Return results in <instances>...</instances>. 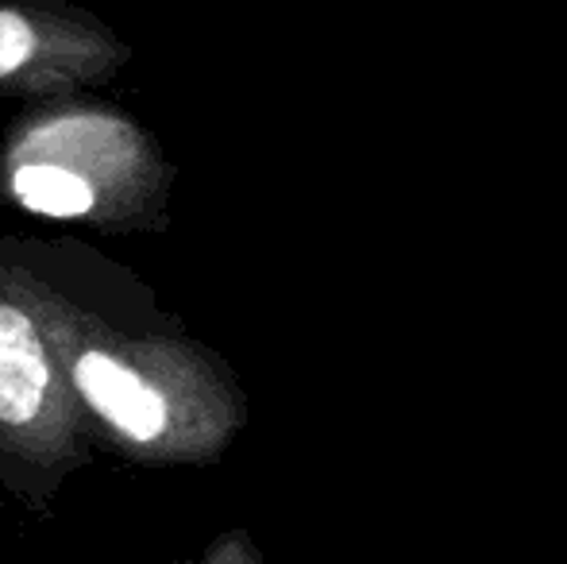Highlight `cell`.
<instances>
[{"mask_svg": "<svg viewBox=\"0 0 567 564\" xmlns=\"http://www.w3.org/2000/svg\"><path fill=\"white\" fill-rule=\"evenodd\" d=\"M97 460L82 410L20 306L0 298V511L54 519Z\"/></svg>", "mask_w": 567, "mask_h": 564, "instance_id": "obj_3", "label": "cell"}, {"mask_svg": "<svg viewBox=\"0 0 567 564\" xmlns=\"http://www.w3.org/2000/svg\"><path fill=\"white\" fill-rule=\"evenodd\" d=\"M174 166L109 109H54L0 143V205L97 236L171 233Z\"/></svg>", "mask_w": 567, "mask_h": 564, "instance_id": "obj_2", "label": "cell"}, {"mask_svg": "<svg viewBox=\"0 0 567 564\" xmlns=\"http://www.w3.org/2000/svg\"><path fill=\"white\" fill-rule=\"evenodd\" d=\"M197 564H267V561H262V550L251 537V530L236 526L213 537L202 557H197Z\"/></svg>", "mask_w": 567, "mask_h": 564, "instance_id": "obj_5", "label": "cell"}, {"mask_svg": "<svg viewBox=\"0 0 567 564\" xmlns=\"http://www.w3.org/2000/svg\"><path fill=\"white\" fill-rule=\"evenodd\" d=\"M0 298L43 337L97 457L213 468L251 422L228 356L166 309L135 267L82 236L0 233Z\"/></svg>", "mask_w": 567, "mask_h": 564, "instance_id": "obj_1", "label": "cell"}, {"mask_svg": "<svg viewBox=\"0 0 567 564\" xmlns=\"http://www.w3.org/2000/svg\"><path fill=\"white\" fill-rule=\"evenodd\" d=\"M155 564H197V557H166V561H155Z\"/></svg>", "mask_w": 567, "mask_h": 564, "instance_id": "obj_6", "label": "cell"}, {"mask_svg": "<svg viewBox=\"0 0 567 564\" xmlns=\"http://www.w3.org/2000/svg\"><path fill=\"white\" fill-rule=\"evenodd\" d=\"M31 66H43V35L28 16L0 8V85L23 78Z\"/></svg>", "mask_w": 567, "mask_h": 564, "instance_id": "obj_4", "label": "cell"}]
</instances>
